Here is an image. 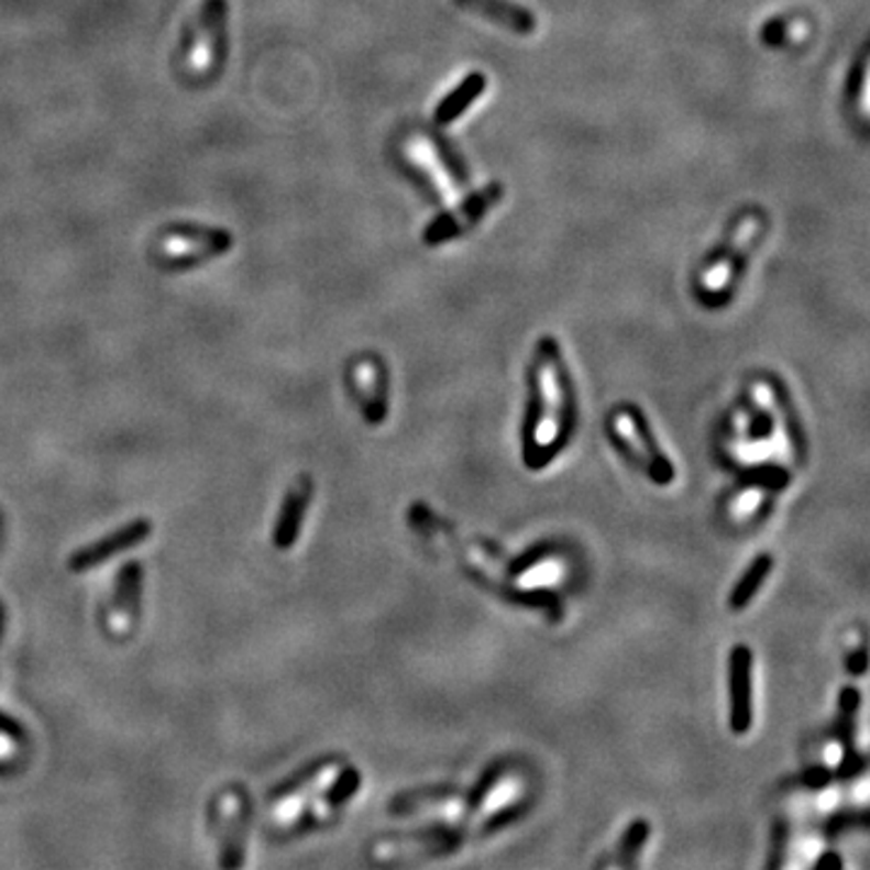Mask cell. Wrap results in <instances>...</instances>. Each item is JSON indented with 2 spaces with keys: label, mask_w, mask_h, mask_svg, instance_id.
<instances>
[{
  "label": "cell",
  "mask_w": 870,
  "mask_h": 870,
  "mask_svg": "<svg viewBox=\"0 0 870 870\" xmlns=\"http://www.w3.org/2000/svg\"><path fill=\"white\" fill-rule=\"evenodd\" d=\"M557 344L551 339L539 341L537 351V407L530 419V436H527V462L530 467H544L549 458L559 450L571 428V397L563 377Z\"/></svg>",
  "instance_id": "cell-1"
},
{
  "label": "cell",
  "mask_w": 870,
  "mask_h": 870,
  "mask_svg": "<svg viewBox=\"0 0 870 870\" xmlns=\"http://www.w3.org/2000/svg\"><path fill=\"white\" fill-rule=\"evenodd\" d=\"M504 194L506 187L500 181H492L486 184V187L472 191L458 208L436 216L431 223L423 228V242L428 247H438V244H445L450 240L467 235V232L474 225H480L486 213L504 199Z\"/></svg>",
  "instance_id": "cell-2"
},
{
  "label": "cell",
  "mask_w": 870,
  "mask_h": 870,
  "mask_svg": "<svg viewBox=\"0 0 870 870\" xmlns=\"http://www.w3.org/2000/svg\"><path fill=\"white\" fill-rule=\"evenodd\" d=\"M225 0H208L199 32L194 36L191 54L187 66L194 76H208L220 66L223 58V36H225Z\"/></svg>",
  "instance_id": "cell-3"
},
{
  "label": "cell",
  "mask_w": 870,
  "mask_h": 870,
  "mask_svg": "<svg viewBox=\"0 0 870 870\" xmlns=\"http://www.w3.org/2000/svg\"><path fill=\"white\" fill-rule=\"evenodd\" d=\"M337 767L329 764L324 769L317 771L310 779H305L298 789H293L290 793H286L284 799H278L272 807V813H268V823L278 829H286L298 825L300 819L308 815V805H312L320 795L334 786L337 781Z\"/></svg>",
  "instance_id": "cell-4"
},
{
  "label": "cell",
  "mask_w": 870,
  "mask_h": 870,
  "mask_svg": "<svg viewBox=\"0 0 870 870\" xmlns=\"http://www.w3.org/2000/svg\"><path fill=\"white\" fill-rule=\"evenodd\" d=\"M612 431L624 438V443H627V448L634 452L636 460L646 462V467L651 470V476L656 482L660 484L672 482L675 472H672L670 462L660 455V450L653 445V438L648 433L641 416H636L634 411L617 414L615 421H612Z\"/></svg>",
  "instance_id": "cell-5"
},
{
  "label": "cell",
  "mask_w": 870,
  "mask_h": 870,
  "mask_svg": "<svg viewBox=\"0 0 870 870\" xmlns=\"http://www.w3.org/2000/svg\"><path fill=\"white\" fill-rule=\"evenodd\" d=\"M232 244V238L223 230H175V235L165 238L163 242V256L167 260H184L194 262L199 260V254H220Z\"/></svg>",
  "instance_id": "cell-6"
},
{
  "label": "cell",
  "mask_w": 870,
  "mask_h": 870,
  "mask_svg": "<svg viewBox=\"0 0 870 870\" xmlns=\"http://www.w3.org/2000/svg\"><path fill=\"white\" fill-rule=\"evenodd\" d=\"M455 5L516 34H532L537 30V18L532 12L510 3V0H455Z\"/></svg>",
  "instance_id": "cell-7"
},
{
  "label": "cell",
  "mask_w": 870,
  "mask_h": 870,
  "mask_svg": "<svg viewBox=\"0 0 870 870\" xmlns=\"http://www.w3.org/2000/svg\"><path fill=\"white\" fill-rule=\"evenodd\" d=\"M730 711L733 730L750 728V651L745 646L733 648L730 656Z\"/></svg>",
  "instance_id": "cell-8"
},
{
  "label": "cell",
  "mask_w": 870,
  "mask_h": 870,
  "mask_svg": "<svg viewBox=\"0 0 870 870\" xmlns=\"http://www.w3.org/2000/svg\"><path fill=\"white\" fill-rule=\"evenodd\" d=\"M486 85H488V80L484 73H470V76L464 78L458 88L436 107V117H433L436 126H450L452 121H458L460 114L467 112L476 97L486 90Z\"/></svg>",
  "instance_id": "cell-9"
},
{
  "label": "cell",
  "mask_w": 870,
  "mask_h": 870,
  "mask_svg": "<svg viewBox=\"0 0 870 870\" xmlns=\"http://www.w3.org/2000/svg\"><path fill=\"white\" fill-rule=\"evenodd\" d=\"M235 799H232V807H223L220 811V823H223V832H220V849H223V863L225 870H240L242 866V832H240V813L235 807Z\"/></svg>",
  "instance_id": "cell-10"
},
{
  "label": "cell",
  "mask_w": 870,
  "mask_h": 870,
  "mask_svg": "<svg viewBox=\"0 0 870 870\" xmlns=\"http://www.w3.org/2000/svg\"><path fill=\"white\" fill-rule=\"evenodd\" d=\"M866 66H868V44H863V46H861L859 56H856V64H854V66H851V70H849L847 88H844V102H841L844 117L849 119V124H851V126L859 129V133H861V139H863V141L868 139V126H866V124H861L859 117H856V112H854V104L859 102V97H861L863 76H866Z\"/></svg>",
  "instance_id": "cell-11"
},
{
  "label": "cell",
  "mask_w": 870,
  "mask_h": 870,
  "mask_svg": "<svg viewBox=\"0 0 870 870\" xmlns=\"http://www.w3.org/2000/svg\"><path fill=\"white\" fill-rule=\"evenodd\" d=\"M771 571V559L769 557H759L750 571L742 575V581L733 587L730 593V609H742L750 605V599L755 597V593L762 587L767 573Z\"/></svg>",
  "instance_id": "cell-12"
},
{
  "label": "cell",
  "mask_w": 870,
  "mask_h": 870,
  "mask_svg": "<svg viewBox=\"0 0 870 870\" xmlns=\"http://www.w3.org/2000/svg\"><path fill=\"white\" fill-rule=\"evenodd\" d=\"M428 139H431L433 151H436V155L440 157V163L445 165V169L450 173V177L455 179V184H460V187H467L470 179H472V175H470V165L464 163V157L458 153L455 145H452V143L443 136V133H438V131L428 133Z\"/></svg>",
  "instance_id": "cell-13"
},
{
  "label": "cell",
  "mask_w": 870,
  "mask_h": 870,
  "mask_svg": "<svg viewBox=\"0 0 870 870\" xmlns=\"http://www.w3.org/2000/svg\"><path fill=\"white\" fill-rule=\"evenodd\" d=\"M752 211H755V208H745V211H740L738 216H733V218L728 220L726 230H723L720 242L716 244V247H711V252L706 254V260H704V264H702V272L708 274L711 268L728 260L730 252H733V244H735V240H738V235H740V228H742L745 220L752 216Z\"/></svg>",
  "instance_id": "cell-14"
},
{
  "label": "cell",
  "mask_w": 870,
  "mask_h": 870,
  "mask_svg": "<svg viewBox=\"0 0 870 870\" xmlns=\"http://www.w3.org/2000/svg\"><path fill=\"white\" fill-rule=\"evenodd\" d=\"M762 42L769 48H779L789 42V20L774 18L764 24L762 30Z\"/></svg>",
  "instance_id": "cell-15"
},
{
  "label": "cell",
  "mask_w": 870,
  "mask_h": 870,
  "mask_svg": "<svg viewBox=\"0 0 870 870\" xmlns=\"http://www.w3.org/2000/svg\"><path fill=\"white\" fill-rule=\"evenodd\" d=\"M762 500H764V494L759 492V488H747V492H742L738 498H735L733 513L738 518H750V516H755L757 508L762 506Z\"/></svg>",
  "instance_id": "cell-16"
}]
</instances>
